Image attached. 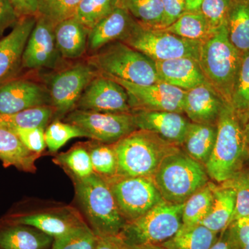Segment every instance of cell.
<instances>
[{
    "mask_svg": "<svg viewBox=\"0 0 249 249\" xmlns=\"http://www.w3.org/2000/svg\"><path fill=\"white\" fill-rule=\"evenodd\" d=\"M91 64L78 62L49 78L48 91L55 112L65 115L73 110L85 88L97 76Z\"/></svg>",
    "mask_w": 249,
    "mask_h": 249,
    "instance_id": "cell-11",
    "label": "cell"
},
{
    "mask_svg": "<svg viewBox=\"0 0 249 249\" xmlns=\"http://www.w3.org/2000/svg\"><path fill=\"white\" fill-rule=\"evenodd\" d=\"M242 249H249V244L242 247Z\"/></svg>",
    "mask_w": 249,
    "mask_h": 249,
    "instance_id": "cell-53",
    "label": "cell"
},
{
    "mask_svg": "<svg viewBox=\"0 0 249 249\" xmlns=\"http://www.w3.org/2000/svg\"><path fill=\"white\" fill-rule=\"evenodd\" d=\"M155 63L157 73L163 83L185 91L208 84L199 61L196 59L180 58Z\"/></svg>",
    "mask_w": 249,
    "mask_h": 249,
    "instance_id": "cell-20",
    "label": "cell"
},
{
    "mask_svg": "<svg viewBox=\"0 0 249 249\" xmlns=\"http://www.w3.org/2000/svg\"><path fill=\"white\" fill-rule=\"evenodd\" d=\"M231 0H204L200 11L213 30H218L227 22Z\"/></svg>",
    "mask_w": 249,
    "mask_h": 249,
    "instance_id": "cell-41",
    "label": "cell"
},
{
    "mask_svg": "<svg viewBox=\"0 0 249 249\" xmlns=\"http://www.w3.org/2000/svg\"><path fill=\"white\" fill-rule=\"evenodd\" d=\"M244 115L247 116V118H246L245 124L242 126H243L244 131H245L246 137H247L249 143V111Z\"/></svg>",
    "mask_w": 249,
    "mask_h": 249,
    "instance_id": "cell-52",
    "label": "cell"
},
{
    "mask_svg": "<svg viewBox=\"0 0 249 249\" xmlns=\"http://www.w3.org/2000/svg\"><path fill=\"white\" fill-rule=\"evenodd\" d=\"M119 6L120 0H83L73 17L90 31Z\"/></svg>",
    "mask_w": 249,
    "mask_h": 249,
    "instance_id": "cell-33",
    "label": "cell"
},
{
    "mask_svg": "<svg viewBox=\"0 0 249 249\" xmlns=\"http://www.w3.org/2000/svg\"><path fill=\"white\" fill-rule=\"evenodd\" d=\"M88 151L94 173L106 181L117 177V157L112 145L101 144L95 145Z\"/></svg>",
    "mask_w": 249,
    "mask_h": 249,
    "instance_id": "cell-35",
    "label": "cell"
},
{
    "mask_svg": "<svg viewBox=\"0 0 249 249\" xmlns=\"http://www.w3.org/2000/svg\"><path fill=\"white\" fill-rule=\"evenodd\" d=\"M217 129L213 150L205 168L209 178L224 183L238 173L249 143L240 116L229 103L219 114Z\"/></svg>",
    "mask_w": 249,
    "mask_h": 249,
    "instance_id": "cell-2",
    "label": "cell"
},
{
    "mask_svg": "<svg viewBox=\"0 0 249 249\" xmlns=\"http://www.w3.org/2000/svg\"><path fill=\"white\" fill-rule=\"evenodd\" d=\"M89 30L74 17L67 18L55 26V42L62 58H81L88 50Z\"/></svg>",
    "mask_w": 249,
    "mask_h": 249,
    "instance_id": "cell-23",
    "label": "cell"
},
{
    "mask_svg": "<svg viewBox=\"0 0 249 249\" xmlns=\"http://www.w3.org/2000/svg\"><path fill=\"white\" fill-rule=\"evenodd\" d=\"M55 112L52 106L29 108L12 114H0V126L8 128H46Z\"/></svg>",
    "mask_w": 249,
    "mask_h": 249,
    "instance_id": "cell-30",
    "label": "cell"
},
{
    "mask_svg": "<svg viewBox=\"0 0 249 249\" xmlns=\"http://www.w3.org/2000/svg\"><path fill=\"white\" fill-rule=\"evenodd\" d=\"M223 184L232 187L235 191V208L231 223L249 216V171L238 172Z\"/></svg>",
    "mask_w": 249,
    "mask_h": 249,
    "instance_id": "cell-40",
    "label": "cell"
},
{
    "mask_svg": "<svg viewBox=\"0 0 249 249\" xmlns=\"http://www.w3.org/2000/svg\"><path fill=\"white\" fill-rule=\"evenodd\" d=\"M227 29L232 45L242 55L249 52V0H231Z\"/></svg>",
    "mask_w": 249,
    "mask_h": 249,
    "instance_id": "cell-27",
    "label": "cell"
},
{
    "mask_svg": "<svg viewBox=\"0 0 249 249\" xmlns=\"http://www.w3.org/2000/svg\"><path fill=\"white\" fill-rule=\"evenodd\" d=\"M226 102L209 85H199L186 91L183 112L195 124H217Z\"/></svg>",
    "mask_w": 249,
    "mask_h": 249,
    "instance_id": "cell-18",
    "label": "cell"
},
{
    "mask_svg": "<svg viewBox=\"0 0 249 249\" xmlns=\"http://www.w3.org/2000/svg\"><path fill=\"white\" fill-rule=\"evenodd\" d=\"M163 18L159 29H164L171 25L186 12V0H161Z\"/></svg>",
    "mask_w": 249,
    "mask_h": 249,
    "instance_id": "cell-43",
    "label": "cell"
},
{
    "mask_svg": "<svg viewBox=\"0 0 249 249\" xmlns=\"http://www.w3.org/2000/svg\"><path fill=\"white\" fill-rule=\"evenodd\" d=\"M52 106L47 88L27 79H13L0 85V114H12L29 108Z\"/></svg>",
    "mask_w": 249,
    "mask_h": 249,
    "instance_id": "cell-16",
    "label": "cell"
},
{
    "mask_svg": "<svg viewBox=\"0 0 249 249\" xmlns=\"http://www.w3.org/2000/svg\"><path fill=\"white\" fill-rule=\"evenodd\" d=\"M21 18L10 0H0V39L4 37L5 31L14 28Z\"/></svg>",
    "mask_w": 249,
    "mask_h": 249,
    "instance_id": "cell-44",
    "label": "cell"
},
{
    "mask_svg": "<svg viewBox=\"0 0 249 249\" xmlns=\"http://www.w3.org/2000/svg\"><path fill=\"white\" fill-rule=\"evenodd\" d=\"M137 129L149 131L175 145L184 142L191 122L182 114L173 111H132Z\"/></svg>",
    "mask_w": 249,
    "mask_h": 249,
    "instance_id": "cell-17",
    "label": "cell"
},
{
    "mask_svg": "<svg viewBox=\"0 0 249 249\" xmlns=\"http://www.w3.org/2000/svg\"><path fill=\"white\" fill-rule=\"evenodd\" d=\"M74 181L77 199L93 232L98 237L120 234L127 222L109 183L96 173Z\"/></svg>",
    "mask_w": 249,
    "mask_h": 249,
    "instance_id": "cell-4",
    "label": "cell"
},
{
    "mask_svg": "<svg viewBox=\"0 0 249 249\" xmlns=\"http://www.w3.org/2000/svg\"><path fill=\"white\" fill-rule=\"evenodd\" d=\"M55 25L45 17L37 15L35 27L24 49L22 68L37 70L55 69L62 58L55 42Z\"/></svg>",
    "mask_w": 249,
    "mask_h": 249,
    "instance_id": "cell-14",
    "label": "cell"
},
{
    "mask_svg": "<svg viewBox=\"0 0 249 249\" xmlns=\"http://www.w3.org/2000/svg\"><path fill=\"white\" fill-rule=\"evenodd\" d=\"M28 16H37L38 0H21Z\"/></svg>",
    "mask_w": 249,
    "mask_h": 249,
    "instance_id": "cell-48",
    "label": "cell"
},
{
    "mask_svg": "<svg viewBox=\"0 0 249 249\" xmlns=\"http://www.w3.org/2000/svg\"><path fill=\"white\" fill-rule=\"evenodd\" d=\"M10 1H11L13 5H14L15 9H16L18 14H19L21 17L28 16L27 11H26L25 8H24V5H23L21 0H10Z\"/></svg>",
    "mask_w": 249,
    "mask_h": 249,
    "instance_id": "cell-50",
    "label": "cell"
},
{
    "mask_svg": "<svg viewBox=\"0 0 249 249\" xmlns=\"http://www.w3.org/2000/svg\"><path fill=\"white\" fill-rule=\"evenodd\" d=\"M55 161L72 174L74 178H88L94 173L88 150L77 147L57 156Z\"/></svg>",
    "mask_w": 249,
    "mask_h": 249,
    "instance_id": "cell-34",
    "label": "cell"
},
{
    "mask_svg": "<svg viewBox=\"0 0 249 249\" xmlns=\"http://www.w3.org/2000/svg\"><path fill=\"white\" fill-rule=\"evenodd\" d=\"M227 228L232 240L241 249L249 244V216L236 219Z\"/></svg>",
    "mask_w": 249,
    "mask_h": 249,
    "instance_id": "cell-45",
    "label": "cell"
},
{
    "mask_svg": "<svg viewBox=\"0 0 249 249\" xmlns=\"http://www.w3.org/2000/svg\"><path fill=\"white\" fill-rule=\"evenodd\" d=\"M98 236L86 224L67 235L55 238L52 249H96Z\"/></svg>",
    "mask_w": 249,
    "mask_h": 249,
    "instance_id": "cell-36",
    "label": "cell"
},
{
    "mask_svg": "<svg viewBox=\"0 0 249 249\" xmlns=\"http://www.w3.org/2000/svg\"><path fill=\"white\" fill-rule=\"evenodd\" d=\"M39 155L30 151L11 129L0 126V160L4 167L34 173Z\"/></svg>",
    "mask_w": 249,
    "mask_h": 249,
    "instance_id": "cell-24",
    "label": "cell"
},
{
    "mask_svg": "<svg viewBox=\"0 0 249 249\" xmlns=\"http://www.w3.org/2000/svg\"><path fill=\"white\" fill-rule=\"evenodd\" d=\"M231 106L238 115L249 111V52L242 55Z\"/></svg>",
    "mask_w": 249,
    "mask_h": 249,
    "instance_id": "cell-39",
    "label": "cell"
},
{
    "mask_svg": "<svg viewBox=\"0 0 249 249\" xmlns=\"http://www.w3.org/2000/svg\"><path fill=\"white\" fill-rule=\"evenodd\" d=\"M163 200L183 204L209 183L204 165L181 150L165 157L152 176Z\"/></svg>",
    "mask_w": 249,
    "mask_h": 249,
    "instance_id": "cell-5",
    "label": "cell"
},
{
    "mask_svg": "<svg viewBox=\"0 0 249 249\" xmlns=\"http://www.w3.org/2000/svg\"><path fill=\"white\" fill-rule=\"evenodd\" d=\"M53 240L30 226L6 222L0 225V249H48Z\"/></svg>",
    "mask_w": 249,
    "mask_h": 249,
    "instance_id": "cell-21",
    "label": "cell"
},
{
    "mask_svg": "<svg viewBox=\"0 0 249 249\" xmlns=\"http://www.w3.org/2000/svg\"><path fill=\"white\" fill-rule=\"evenodd\" d=\"M45 137L47 147L51 152H55L71 139L88 136L74 124L57 121L45 129Z\"/></svg>",
    "mask_w": 249,
    "mask_h": 249,
    "instance_id": "cell-37",
    "label": "cell"
},
{
    "mask_svg": "<svg viewBox=\"0 0 249 249\" xmlns=\"http://www.w3.org/2000/svg\"><path fill=\"white\" fill-rule=\"evenodd\" d=\"M112 145L117 157V177L120 178H152L165 157L179 150L178 145L142 129Z\"/></svg>",
    "mask_w": 249,
    "mask_h": 249,
    "instance_id": "cell-1",
    "label": "cell"
},
{
    "mask_svg": "<svg viewBox=\"0 0 249 249\" xmlns=\"http://www.w3.org/2000/svg\"><path fill=\"white\" fill-rule=\"evenodd\" d=\"M187 40L204 42L213 36V30L201 11L185 12L171 25L159 29Z\"/></svg>",
    "mask_w": 249,
    "mask_h": 249,
    "instance_id": "cell-29",
    "label": "cell"
},
{
    "mask_svg": "<svg viewBox=\"0 0 249 249\" xmlns=\"http://www.w3.org/2000/svg\"><path fill=\"white\" fill-rule=\"evenodd\" d=\"M96 53L89 62L104 76L137 85L162 82L154 60L121 41L109 44Z\"/></svg>",
    "mask_w": 249,
    "mask_h": 249,
    "instance_id": "cell-6",
    "label": "cell"
},
{
    "mask_svg": "<svg viewBox=\"0 0 249 249\" xmlns=\"http://www.w3.org/2000/svg\"><path fill=\"white\" fill-rule=\"evenodd\" d=\"M132 249H168L162 244L159 245H146L132 247Z\"/></svg>",
    "mask_w": 249,
    "mask_h": 249,
    "instance_id": "cell-51",
    "label": "cell"
},
{
    "mask_svg": "<svg viewBox=\"0 0 249 249\" xmlns=\"http://www.w3.org/2000/svg\"><path fill=\"white\" fill-rule=\"evenodd\" d=\"M67 123L81 129L88 138L114 144L137 130L132 113H108L74 109L67 114Z\"/></svg>",
    "mask_w": 249,
    "mask_h": 249,
    "instance_id": "cell-10",
    "label": "cell"
},
{
    "mask_svg": "<svg viewBox=\"0 0 249 249\" xmlns=\"http://www.w3.org/2000/svg\"><path fill=\"white\" fill-rule=\"evenodd\" d=\"M204 0H186V12L200 11Z\"/></svg>",
    "mask_w": 249,
    "mask_h": 249,
    "instance_id": "cell-49",
    "label": "cell"
},
{
    "mask_svg": "<svg viewBox=\"0 0 249 249\" xmlns=\"http://www.w3.org/2000/svg\"><path fill=\"white\" fill-rule=\"evenodd\" d=\"M219 234L202 224H182L176 234L162 245L168 249H209L217 241Z\"/></svg>",
    "mask_w": 249,
    "mask_h": 249,
    "instance_id": "cell-28",
    "label": "cell"
},
{
    "mask_svg": "<svg viewBox=\"0 0 249 249\" xmlns=\"http://www.w3.org/2000/svg\"><path fill=\"white\" fill-rule=\"evenodd\" d=\"M137 21L124 8L118 7L89 31L88 49L97 52L112 42L122 41L130 33Z\"/></svg>",
    "mask_w": 249,
    "mask_h": 249,
    "instance_id": "cell-19",
    "label": "cell"
},
{
    "mask_svg": "<svg viewBox=\"0 0 249 249\" xmlns=\"http://www.w3.org/2000/svg\"><path fill=\"white\" fill-rule=\"evenodd\" d=\"M9 129L19 137L22 143L30 151L40 155L45 150L47 144L45 142V129L40 127Z\"/></svg>",
    "mask_w": 249,
    "mask_h": 249,
    "instance_id": "cell-42",
    "label": "cell"
},
{
    "mask_svg": "<svg viewBox=\"0 0 249 249\" xmlns=\"http://www.w3.org/2000/svg\"><path fill=\"white\" fill-rule=\"evenodd\" d=\"M209 249H242L232 240L228 228L220 232L217 241Z\"/></svg>",
    "mask_w": 249,
    "mask_h": 249,
    "instance_id": "cell-47",
    "label": "cell"
},
{
    "mask_svg": "<svg viewBox=\"0 0 249 249\" xmlns=\"http://www.w3.org/2000/svg\"><path fill=\"white\" fill-rule=\"evenodd\" d=\"M96 249H132L120 234L98 237Z\"/></svg>",
    "mask_w": 249,
    "mask_h": 249,
    "instance_id": "cell-46",
    "label": "cell"
},
{
    "mask_svg": "<svg viewBox=\"0 0 249 249\" xmlns=\"http://www.w3.org/2000/svg\"><path fill=\"white\" fill-rule=\"evenodd\" d=\"M242 58V54L229 40L227 22L201 43L199 63L206 81L230 105Z\"/></svg>",
    "mask_w": 249,
    "mask_h": 249,
    "instance_id": "cell-3",
    "label": "cell"
},
{
    "mask_svg": "<svg viewBox=\"0 0 249 249\" xmlns=\"http://www.w3.org/2000/svg\"><path fill=\"white\" fill-rule=\"evenodd\" d=\"M213 203L214 183L209 182L184 203L182 214L183 225L201 224L211 212Z\"/></svg>",
    "mask_w": 249,
    "mask_h": 249,
    "instance_id": "cell-31",
    "label": "cell"
},
{
    "mask_svg": "<svg viewBox=\"0 0 249 249\" xmlns=\"http://www.w3.org/2000/svg\"><path fill=\"white\" fill-rule=\"evenodd\" d=\"M106 181L127 222L138 219L164 201L152 178L116 177Z\"/></svg>",
    "mask_w": 249,
    "mask_h": 249,
    "instance_id": "cell-9",
    "label": "cell"
},
{
    "mask_svg": "<svg viewBox=\"0 0 249 249\" xmlns=\"http://www.w3.org/2000/svg\"><path fill=\"white\" fill-rule=\"evenodd\" d=\"M83 0H38L37 14L56 25L62 20L73 17Z\"/></svg>",
    "mask_w": 249,
    "mask_h": 249,
    "instance_id": "cell-38",
    "label": "cell"
},
{
    "mask_svg": "<svg viewBox=\"0 0 249 249\" xmlns=\"http://www.w3.org/2000/svg\"><path fill=\"white\" fill-rule=\"evenodd\" d=\"M37 16H23L7 36L0 39V85L15 79L22 69V56Z\"/></svg>",
    "mask_w": 249,
    "mask_h": 249,
    "instance_id": "cell-15",
    "label": "cell"
},
{
    "mask_svg": "<svg viewBox=\"0 0 249 249\" xmlns=\"http://www.w3.org/2000/svg\"><path fill=\"white\" fill-rule=\"evenodd\" d=\"M183 206L184 203L163 201L138 219L126 222L120 235L131 247L164 243L182 226Z\"/></svg>",
    "mask_w": 249,
    "mask_h": 249,
    "instance_id": "cell-7",
    "label": "cell"
},
{
    "mask_svg": "<svg viewBox=\"0 0 249 249\" xmlns=\"http://www.w3.org/2000/svg\"><path fill=\"white\" fill-rule=\"evenodd\" d=\"M4 222L30 226L52 236L54 239L67 235L85 224L78 216L75 214L50 213L16 216Z\"/></svg>",
    "mask_w": 249,
    "mask_h": 249,
    "instance_id": "cell-22",
    "label": "cell"
},
{
    "mask_svg": "<svg viewBox=\"0 0 249 249\" xmlns=\"http://www.w3.org/2000/svg\"><path fill=\"white\" fill-rule=\"evenodd\" d=\"M236 193L232 187L214 184V203L211 212L200 224L215 233L225 230L231 222L235 208Z\"/></svg>",
    "mask_w": 249,
    "mask_h": 249,
    "instance_id": "cell-25",
    "label": "cell"
},
{
    "mask_svg": "<svg viewBox=\"0 0 249 249\" xmlns=\"http://www.w3.org/2000/svg\"><path fill=\"white\" fill-rule=\"evenodd\" d=\"M121 42L155 62L180 58H191L199 61L202 43L187 40L161 29L147 27L137 22Z\"/></svg>",
    "mask_w": 249,
    "mask_h": 249,
    "instance_id": "cell-8",
    "label": "cell"
},
{
    "mask_svg": "<svg viewBox=\"0 0 249 249\" xmlns=\"http://www.w3.org/2000/svg\"><path fill=\"white\" fill-rule=\"evenodd\" d=\"M120 6L142 25L152 29H159L161 25L163 18L161 0H120Z\"/></svg>",
    "mask_w": 249,
    "mask_h": 249,
    "instance_id": "cell-32",
    "label": "cell"
},
{
    "mask_svg": "<svg viewBox=\"0 0 249 249\" xmlns=\"http://www.w3.org/2000/svg\"><path fill=\"white\" fill-rule=\"evenodd\" d=\"M111 78L122 85L127 91L132 111H165L180 114L183 112V102L186 92L185 90L163 82L142 85L116 78Z\"/></svg>",
    "mask_w": 249,
    "mask_h": 249,
    "instance_id": "cell-12",
    "label": "cell"
},
{
    "mask_svg": "<svg viewBox=\"0 0 249 249\" xmlns=\"http://www.w3.org/2000/svg\"><path fill=\"white\" fill-rule=\"evenodd\" d=\"M76 107L82 110L132 113L128 95L122 85L101 74L91 80L82 93Z\"/></svg>",
    "mask_w": 249,
    "mask_h": 249,
    "instance_id": "cell-13",
    "label": "cell"
},
{
    "mask_svg": "<svg viewBox=\"0 0 249 249\" xmlns=\"http://www.w3.org/2000/svg\"><path fill=\"white\" fill-rule=\"evenodd\" d=\"M217 124L191 122L184 144L188 155L203 165L209 161L217 137Z\"/></svg>",
    "mask_w": 249,
    "mask_h": 249,
    "instance_id": "cell-26",
    "label": "cell"
}]
</instances>
